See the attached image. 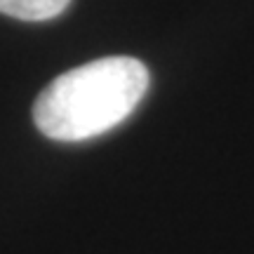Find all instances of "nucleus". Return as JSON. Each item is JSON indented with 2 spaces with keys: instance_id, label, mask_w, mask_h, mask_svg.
<instances>
[{
  "instance_id": "nucleus-1",
  "label": "nucleus",
  "mask_w": 254,
  "mask_h": 254,
  "mask_svg": "<svg viewBox=\"0 0 254 254\" xmlns=\"http://www.w3.org/2000/svg\"><path fill=\"white\" fill-rule=\"evenodd\" d=\"M148 68L134 57H104L62 73L33 104L36 127L55 141H85L118 127L141 104Z\"/></svg>"
},
{
  "instance_id": "nucleus-2",
  "label": "nucleus",
  "mask_w": 254,
  "mask_h": 254,
  "mask_svg": "<svg viewBox=\"0 0 254 254\" xmlns=\"http://www.w3.org/2000/svg\"><path fill=\"white\" fill-rule=\"evenodd\" d=\"M71 0H0V14L21 21H47L59 17Z\"/></svg>"
}]
</instances>
